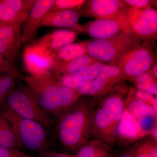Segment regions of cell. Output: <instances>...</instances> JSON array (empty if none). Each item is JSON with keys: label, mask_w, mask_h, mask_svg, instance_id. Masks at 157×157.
<instances>
[{"label": "cell", "mask_w": 157, "mask_h": 157, "mask_svg": "<svg viewBox=\"0 0 157 157\" xmlns=\"http://www.w3.org/2000/svg\"><path fill=\"white\" fill-rule=\"evenodd\" d=\"M24 81L40 107L52 117H58L81 99L77 90L62 85L51 70L24 76Z\"/></svg>", "instance_id": "6da1fadb"}, {"label": "cell", "mask_w": 157, "mask_h": 157, "mask_svg": "<svg viewBox=\"0 0 157 157\" xmlns=\"http://www.w3.org/2000/svg\"><path fill=\"white\" fill-rule=\"evenodd\" d=\"M94 109L93 101L80 99L56 118L52 128L55 138L62 147L76 153L89 140Z\"/></svg>", "instance_id": "7a4b0ae2"}, {"label": "cell", "mask_w": 157, "mask_h": 157, "mask_svg": "<svg viewBox=\"0 0 157 157\" xmlns=\"http://www.w3.org/2000/svg\"><path fill=\"white\" fill-rule=\"evenodd\" d=\"M125 107L120 95L111 94L101 100L94 109L90 138L101 140L111 147L117 141V131Z\"/></svg>", "instance_id": "3957f363"}, {"label": "cell", "mask_w": 157, "mask_h": 157, "mask_svg": "<svg viewBox=\"0 0 157 157\" xmlns=\"http://www.w3.org/2000/svg\"><path fill=\"white\" fill-rule=\"evenodd\" d=\"M0 112L9 122L20 147L37 155L50 149L51 139L48 130L41 124L21 117L6 104Z\"/></svg>", "instance_id": "277c9868"}, {"label": "cell", "mask_w": 157, "mask_h": 157, "mask_svg": "<svg viewBox=\"0 0 157 157\" xmlns=\"http://www.w3.org/2000/svg\"><path fill=\"white\" fill-rule=\"evenodd\" d=\"M141 42L132 29L108 39L82 41L88 54L104 63L110 64H114L119 58Z\"/></svg>", "instance_id": "5b68a950"}, {"label": "cell", "mask_w": 157, "mask_h": 157, "mask_svg": "<svg viewBox=\"0 0 157 157\" xmlns=\"http://www.w3.org/2000/svg\"><path fill=\"white\" fill-rule=\"evenodd\" d=\"M7 107L21 117L41 124L49 131L53 121L38 104L26 86L15 87L6 100Z\"/></svg>", "instance_id": "8992f818"}, {"label": "cell", "mask_w": 157, "mask_h": 157, "mask_svg": "<svg viewBox=\"0 0 157 157\" xmlns=\"http://www.w3.org/2000/svg\"><path fill=\"white\" fill-rule=\"evenodd\" d=\"M157 63L156 55L152 43L142 42L127 52L114 64L123 72L127 78L147 72Z\"/></svg>", "instance_id": "52a82bcc"}, {"label": "cell", "mask_w": 157, "mask_h": 157, "mask_svg": "<svg viewBox=\"0 0 157 157\" xmlns=\"http://www.w3.org/2000/svg\"><path fill=\"white\" fill-rule=\"evenodd\" d=\"M125 11L131 29L142 42L152 43L156 40V9H138L125 6Z\"/></svg>", "instance_id": "ba28073f"}, {"label": "cell", "mask_w": 157, "mask_h": 157, "mask_svg": "<svg viewBox=\"0 0 157 157\" xmlns=\"http://www.w3.org/2000/svg\"><path fill=\"white\" fill-rule=\"evenodd\" d=\"M77 11L80 17L95 19L127 17L125 6L118 0L88 1Z\"/></svg>", "instance_id": "9c48e42d"}, {"label": "cell", "mask_w": 157, "mask_h": 157, "mask_svg": "<svg viewBox=\"0 0 157 157\" xmlns=\"http://www.w3.org/2000/svg\"><path fill=\"white\" fill-rule=\"evenodd\" d=\"M83 33L96 39H108L132 29L127 17L94 19L81 25Z\"/></svg>", "instance_id": "30bf717a"}, {"label": "cell", "mask_w": 157, "mask_h": 157, "mask_svg": "<svg viewBox=\"0 0 157 157\" xmlns=\"http://www.w3.org/2000/svg\"><path fill=\"white\" fill-rule=\"evenodd\" d=\"M55 0H36L33 7L22 22L21 35L22 43L33 40L38 30L42 26V20L50 11Z\"/></svg>", "instance_id": "8fae6325"}, {"label": "cell", "mask_w": 157, "mask_h": 157, "mask_svg": "<svg viewBox=\"0 0 157 157\" xmlns=\"http://www.w3.org/2000/svg\"><path fill=\"white\" fill-rule=\"evenodd\" d=\"M21 23H0V54L14 63L22 44Z\"/></svg>", "instance_id": "7c38bea8"}, {"label": "cell", "mask_w": 157, "mask_h": 157, "mask_svg": "<svg viewBox=\"0 0 157 157\" xmlns=\"http://www.w3.org/2000/svg\"><path fill=\"white\" fill-rule=\"evenodd\" d=\"M79 34L76 31L68 29L56 30L33 41L31 45L51 56L63 46L76 41Z\"/></svg>", "instance_id": "4fadbf2b"}, {"label": "cell", "mask_w": 157, "mask_h": 157, "mask_svg": "<svg viewBox=\"0 0 157 157\" xmlns=\"http://www.w3.org/2000/svg\"><path fill=\"white\" fill-rule=\"evenodd\" d=\"M127 78L123 72L115 65L105 64L93 80L94 96L107 94L118 83Z\"/></svg>", "instance_id": "5bb4252c"}, {"label": "cell", "mask_w": 157, "mask_h": 157, "mask_svg": "<svg viewBox=\"0 0 157 157\" xmlns=\"http://www.w3.org/2000/svg\"><path fill=\"white\" fill-rule=\"evenodd\" d=\"M80 15L77 10L49 11L42 20V26L63 28L80 33L83 29L79 24Z\"/></svg>", "instance_id": "9a60e30c"}, {"label": "cell", "mask_w": 157, "mask_h": 157, "mask_svg": "<svg viewBox=\"0 0 157 157\" xmlns=\"http://www.w3.org/2000/svg\"><path fill=\"white\" fill-rule=\"evenodd\" d=\"M23 60L26 70L31 75L41 74L51 70L53 63L52 56L31 44L25 48Z\"/></svg>", "instance_id": "2e32d148"}, {"label": "cell", "mask_w": 157, "mask_h": 157, "mask_svg": "<svg viewBox=\"0 0 157 157\" xmlns=\"http://www.w3.org/2000/svg\"><path fill=\"white\" fill-rule=\"evenodd\" d=\"M150 134L141 128L137 120L124 107L117 128V140L119 138L123 141L133 142Z\"/></svg>", "instance_id": "e0dca14e"}, {"label": "cell", "mask_w": 157, "mask_h": 157, "mask_svg": "<svg viewBox=\"0 0 157 157\" xmlns=\"http://www.w3.org/2000/svg\"><path fill=\"white\" fill-rule=\"evenodd\" d=\"M98 61L86 53L68 63L53 64L51 70L57 78L65 76H73L80 69Z\"/></svg>", "instance_id": "ac0fdd59"}, {"label": "cell", "mask_w": 157, "mask_h": 157, "mask_svg": "<svg viewBox=\"0 0 157 157\" xmlns=\"http://www.w3.org/2000/svg\"><path fill=\"white\" fill-rule=\"evenodd\" d=\"M87 53L82 42H73L63 46L52 55L53 64L64 63Z\"/></svg>", "instance_id": "d6986e66"}, {"label": "cell", "mask_w": 157, "mask_h": 157, "mask_svg": "<svg viewBox=\"0 0 157 157\" xmlns=\"http://www.w3.org/2000/svg\"><path fill=\"white\" fill-rule=\"evenodd\" d=\"M75 155L78 157H113L111 147L95 139L89 140Z\"/></svg>", "instance_id": "ffe728a7"}, {"label": "cell", "mask_w": 157, "mask_h": 157, "mask_svg": "<svg viewBox=\"0 0 157 157\" xmlns=\"http://www.w3.org/2000/svg\"><path fill=\"white\" fill-rule=\"evenodd\" d=\"M0 146L21 150L10 124L0 112Z\"/></svg>", "instance_id": "44dd1931"}, {"label": "cell", "mask_w": 157, "mask_h": 157, "mask_svg": "<svg viewBox=\"0 0 157 157\" xmlns=\"http://www.w3.org/2000/svg\"><path fill=\"white\" fill-rule=\"evenodd\" d=\"M127 108L136 120L143 116L157 115L156 111L151 105L136 98L131 101Z\"/></svg>", "instance_id": "7402d4cb"}, {"label": "cell", "mask_w": 157, "mask_h": 157, "mask_svg": "<svg viewBox=\"0 0 157 157\" xmlns=\"http://www.w3.org/2000/svg\"><path fill=\"white\" fill-rule=\"evenodd\" d=\"M17 79L8 74H0V110L10 93L16 87Z\"/></svg>", "instance_id": "603a6c76"}, {"label": "cell", "mask_w": 157, "mask_h": 157, "mask_svg": "<svg viewBox=\"0 0 157 157\" xmlns=\"http://www.w3.org/2000/svg\"><path fill=\"white\" fill-rule=\"evenodd\" d=\"M105 64L98 61L80 69L73 76L78 80L82 81L94 80L98 76L101 67Z\"/></svg>", "instance_id": "cb8c5ba5"}, {"label": "cell", "mask_w": 157, "mask_h": 157, "mask_svg": "<svg viewBox=\"0 0 157 157\" xmlns=\"http://www.w3.org/2000/svg\"><path fill=\"white\" fill-rule=\"evenodd\" d=\"M3 2L25 19L33 9L36 0H3Z\"/></svg>", "instance_id": "d4e9b609"}, {"label": "cell", "mask_w": 157, "mask_h": 157, "mask_svg": "<svg viewBox=\"0 0 157 157\" xmlns=\"http://www.w3.org/2000/svg\"><path fill=\"white\" fill-rule=\"evenodd\" d=\"M25 18L0 0V23H22Z\"/></svg>", "instance_id": "484cf974"}, {"label": "cell", "mask_w": 157, "mask_h": 157, "mask_svg": "<svg viewBox=\"0 0 157 157\" xmlns=\"http://www.w3.org/2000/svg\"><path fill=\"white\" fill-rule=\"evenodd\" d=\"M87 1L86 0H55L50 11L78 10Z\"/></svg>", "instance_id": "4316f807"}, {"label": "cell", "mask_w": 157, "mask_h": 157, "mask_svg": "<svg viewBox=\"0 0 157 157\" xmlns=\"http://www.w3.org/2000/svg\"><path fill=\"white\" fill-rule=\"evenodd\" d=\"M132 151L135 157H157V147L155 143L145 142L137 145Z\"/></svg>", "instance_id": "83f0119b"}, {"label": "cell", "mask_w": 157, "mask_h": 157, "mask_svg": "<svg viewBox=\"0 0 157 157\" xmlns=\"http://www.w3.org/2000/svg\"><path fill=\"white\" fill-rule=\"evenodd\" d=\"M0 74H8L24 80V76L14 63L9 61L0 54Z\"/></svg>", "instance_id": "f1b7e54d"}, {"label": "cell", "mask_w": 157, "mask_h": 157, "mask_svg": "<svg viewBox=\"0 0 157 157\" xmlns=\"http://www.w3.org/2000/svg\"><path fill=\"white\" fill-rule=\"evenodd\" d=\"M124 5L138 9H145L152 8L153 6L156 4V1L150 0H122Z\"/></svg>", "instance_id": "f546056e"}, {"label": "cell", "mask_w": 157, "mask_h": 157, "mask_svg": "<svg viewBox=\"0 0 157 157\" xmlns=\"http://www.w3.org/2000/svg\"><path fill=\"white\" fill-rule=\"evenodd\" d=\"M137 120L144 131L151 134L152 131L155 127V116H146L140 117Z\"/></svg>", "instance_id": "4dcf8cb0"}, {"label": "cell", "mask_w": 157, "mask_h": 157, "mask_svg": "<svg viewBox=\"0 0 157 157\" xmlns=\"http://www.w3.org/2000/svg\"><path fill=\"white\" fill-rule=\"evenodd\" d=\"M0 157H35L17 149L0 146Z\"/></svg>", "instance_id": "1f68e13d"}, {"label": "cell", "mask_w": 157, "mask_h": 157, "mask_svg": "<svg viewBox=\"0 0 157 157\" xmlns=\"http://www.w3.org/2000/svg\"><path fill=\"white\" fill-rule=\"evenodd\" d=\"M59 82L66 87L77 90L84 81L78 80L73 76H65L57 78Z\"/></svg>", "instance_id": "d6a6232c"}, {"label": "cell", "mask_w": 157, "mask_h": 157, "mask_svg": "<svg viewBox=\"0 0 157 157\" xmlns=\"http://www.w3.org/2000/svg\"><path fill=\"white\" fill-rule=\"evenodd\" d=\"M135 84L138 90L157 95V80H148L140 83H135Z\"/></svg>", "instance_id": "836d02e7"}, {"label": "cell", "mask_w": 157, "mask_h": 157, "mask_svg": "<svg viewBox=\"0 0 157 157\" xmlns=\"http://www.w3.org/2000/svg\"><path fill=\"white\" fill-rule=\"evenodd\" d=\"M135 95L136 98L137 99L143 100L151 105L157 112V98H155L152 94L146 92L139 90L135 93Z\"/></svg>", "instance_id": "e575fe53"}, {"label": "cell", "mask_w": 157, "mask_h": 157, "mask_svg": "<svg viewBox=\"0 0 157 157\" xmlns=\"http://www.w3.org/2000/svg\"><path fill=\"white\" fill-rule=\"evenodd\" d=\"M37 157H78L76 155L58 152L48 149L37 155Z\"/></svg>", "instance_id": "d590c367"}, {"label": "cell", "mask_w": 157, "mask_h": 157, "mask_svg": "<svg viewBox=\"0 0 157 157\" xmlns=\"http://www.w3.org/2000/svg\"><path fill=\"white\" fill-rule=\"evenodd\" d=\"M132 79L134 80L135 83H140L148 80H157L153 76L151 70L135 76Z\"/></svg>", "instance_id": "8d00e7d4"}, {"label": "cell", "mask_w": 157, "mask_h": 157, "mask_svg": "<svg viewBox=\"0 0 157 157\" xmlns=\"http://www.w3.org/2000/svg\"><path fill=\"white\" fill-rule=\"evenodd\" d=\"M151 71L152 74L154 77L155 79L157 78V63H156L152 67L151 69H150Z\"/></svg>", "instance_id": "74e56055"}, {"label": "cell", "mask_w": 157, "mask_h": 157, "mask_svg": "<svg viewBox=\"0 0 157 157\" xmlns=\"http://www.w3.org/2000/svg\"><path fill=\"white\" fill-rule=\"evenodd\" d=\"M118 157H135L132 151L128 152L123 153Z\"/></svg>", "instance_id": "f35d334b"}, {"label": "cell", "mask_w": 157, "mask_h": 157, "mask_svg": "<svg viewBox=\"0 0 157 157\" xmlns=\"http://www.w3.org/2000/svg\"><path fill=\"white\" fill-rule=\"evenodd\" d=\"M151 134H152L153 137L154 138L155 141V140L156 141L157 139V128L156 127H155V128L152 131Z\"/></svg>", "instance_id": "ab89813d"}]
</instances>
